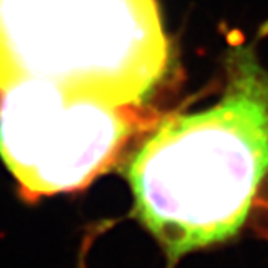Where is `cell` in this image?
<instances>
[{"label": "cell", "instance_id": "obj_1", "mask_svg": "<svg viewBox=\"0 0 268 268\" xmlns=\"http://www.w3.org/2000/svg\"><path fill=\"white\" fill-rule=\"evenodd\" d=\"M267 175L268 71L246 49L215 105L157 121L125 167L133 215L170 264L235 238Z\"/></svg>", "mask_w": 268, "mask_h": 268}, {"label": "cell", "instance_id": "obj_2", "mask_svg": "<svg viewBox=\"0 0 268 268\" xmlns=\"http://www.w3.org/2000/svg\"><path fill=\"white\" fill-rule=\"evenodd\" d=\"M155 0H0V91L47 81L113 105H144L168 66Z\"/></svg>", "mask_w": 268, "mask_h": 268}, {"label": "cell", "instance_id": "obj_3", "mask_svg": "<svg viewBox=\"0 0 268 268\" xmlns=\"http://www.w3.org/2000/svg\"><path fill=\"white\" fill-rule=\"evenodd\" d=\"M142 105L79 97L47 81L0 91V157L26 201L84 189L149 123Z\"/></svg>", "mask_w": 268, "mask_h": 268}]
</instances>
